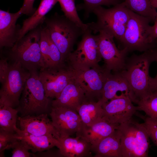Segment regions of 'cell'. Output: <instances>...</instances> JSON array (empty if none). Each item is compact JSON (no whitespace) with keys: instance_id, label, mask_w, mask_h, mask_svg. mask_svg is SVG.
I'll list each match as a JSON object with an SVG mask.
<instances>
[{"instance_id":"6da1fadb","label":"cell","mask_w":157,"mask_h":157,"mask_svg":"<svg viewBox=\"0 0 157 157\" xmlns=\"http://www.w3.org/2000/svg\"><path fill=\"white\" fill-rule=\"evenodd\" d=\"M153 62L150 50L140 55L133 54L127 57L120 72L128 82L138 101L152 90L149 70Z\"/></svg>"},{"instance_id":"7a4b0ae2","label":"cell","mask_w":157,"mask_h":157,"mask_svg":"<svg viewBox=\"0 0 157 157\" xmlns=\"http://www.w3.org/2000/svg\"><path fill=\"white\" fill-rule=\"evenodd\" d=\"M45 28L50 37L59 49L63 62L73 51L76 41L84 31L81 27L66 17L57 13L45 18Z\"/></svg>"},{"instance_id":"3957f363","label":"cell","mask_w":157,"mask_h":157,"mask_svg":"<svg viewBox=\"0 0 157 157\" xmlns=\"http://www.w3.org/2000/svg\"><path fill=\"white\" fill-rule=\"evenodd\" d=\"M41 24L29 31L10 49L9 57L28 71L45 67L40 46Z\"/></svg>"},{"instance_id":"277c9868","label":"cell","mask_w":157,"mask_h":157,"mask_svg":"<svg viewBox=\"0 0 157 157\" xmlns=\"http://www.w3.org/2000/svg\"><path fill=\"white\" fill-rule=\"evenodd\" d=\"M129 12L123 1L109 8L99 6L92 11L97 17L96 22L87 24L92 32L96 33L102 31L119 41L126 30Z\"/></svg>"},{"instance_id":"5b68a950","label":"cell","mask_w":157,"mask_h":157,"mask_svg":"<svg viewBox=\"0 0 157 157\" xmlns=\"http://www.w3.org/2000/svg\"><path fill=\"white\" fill-rule=\"evenodd\" d=\"M29 72L30 75L25 83L17 108L21 117L47 113L51 107L52 100L45 95L38 70Z\"/></svg>"},{"instance_id":"8992f818","label":"cell","mask_w":157,"mask_h":157,"mask_svg":"<svg viewBox=\"0 0 157 157\" xmlns=\"http://www.w3.org/2000/svg\"><path fill=\"white\" fill-rule=\"evenodd\" d=\"M130 16L124 33L119 41L129 52H144L154 47L157 43L151 42L150 35L151 22L149 18L130 10Z\"/></svg>"},{"instance_id":"52a82bcc","label":"cell","mask_w":157,"mask_h":157,"mask_svg":"<svg viewBox=\"0 0 157 157\" xmlns=\"http://www.w3.org/2000/svg\"><path fill=\"white\" fill-rule=\"evenodd\" d=\"M122 157H148L149 137L142 123L132 119L119 126Z\"/></svg>"},{"instance_id":"ba28073f","label":"cell","mask_w":157,"mask_h":157,"mask_svg":"<svg viewBox=\"0 0 157 157\" xmlns=\"http://www.w3.org/2000/svg\"><path fill=\"white\" fill-rule=\"evenodd\" d=\"M66 61L72 71L74 79L83 90L86 98L95 101L100 100L105 82L111 72L103 66L86 67Z\"/></svg>"},{"instance_id":"9c48e42d","label":"cell","mask_w":157,"mask_h":157,"mask_svg":"<svg viewBox=\"0 0 157 157\" xmlns=\"http://www.w3.org/2000/svg\"><path fill=\"white\" fill-rule=\"evenodd\" d=\"M30 75V72L18 62L9 64L7 73L0 80V103L14 108L18 106L25 83Z\"/></svg>"},{"instance_id":"30bf717a","label":"cell","mask_w":157,"mask_h":157,"mask_svg":"<svg viewBox=\"0 0 157 157\" xmlns=\"http://www.w3.org/2000/svg\"><path fill=\"white\" fill-rule=\"evenodd\" d=\"M39 76L46 96L54 99L59 96L64 88L74 79L72 71L66 61L57 66L41 69Z\"/></svg>"},{"instance_id":"8fae6325","label":"cell","mask_w":157,"mask_h":157,"mask_svg":"<svg viewBox=\"0 0 157 157\" xmlns=\"http://www.w3.org/2000/svg\"><path fill=\"white\" fill-rule=\"evenodd\" d=\"M98 46L103 66L111 72H120L124 68L129 52L126 48L118 49L114 42V37L102 31H98Z\"/></svg>"},{"instance_id":"7c38bea8","label":"cell","mask_w":157,"mask_h":157,"mask_svg":"<svg viewBox=\"0 0 157 157\" xmlns=\"http://www.w3.org/2000/svg\"><path fill=\"white\" fill-rule=\"evenodd\" d=\"M88 27L82 35V38L76 49L72 51L65 61L80 65L89 67L100 66L102 58L98 46V35L92 34Z\"/></svg>"},{"instance_id":"4fadbf2b","label":"cell","mask_w":157,"mask_h":157,"mask_svg":"<svg viewBox=\"0 0 157 157\" xmlns=\"http://www.w3.org/2000/svg\"><path fill=\"white\" fill-rule=\"evenodd\" d=\"M133 103L129 97L125 96L110 100L102 105L103 118L118 125L128 122L138 110Z\"/></svg>"},{"instance_id":"5bb4252c","label":"cell","mask_w":157,"mask_h":157,"mask_svg":"<svg viewBox=\"0 0 157 157\" xmlns=\"http://www.w3.org/2000/svg\"><path fill=\"white\" fill-rule=\"evenodd\" d=\"M49 115L53 126L60 137L71 136L77 132L82 125L75 110L63 107H52Z\"/></svg>"},{"instance_id":"9a60e30c","label":"cell","mask_w":157,"mask_h":157,"mask_svg":"<svg viewBox=\"0 0 157 157\" xmlns=\"http://www.w3.org/2000/svg\"><path fill=\"white\" fill-rule=\"evenodd\" d=\"M125 96L129 97L133 103L138 100L128 82L120 72L111 73L106 79L103 87L101 101L102 105L110 100Z\"/></svg>"},{"instance_id":"2e32d148","label":"cell","mask_w":157,"mask_h":157,"mask_svg":"<svg viewBox=\"0 0 157 157\" xmlns=\"http://www.w3.org/2000/svg\"><path fill=\"white\" fill-rule=\"evenodd\" d=\"M18 120L20 129L29 133L36 136L51 135L58 139L60 138L47 113L19 117Z\"/></svg>"},{"instance_id":"e0dca14e","label":"cell","mask_w":157,"mask_h":157,"mask_svg":"<svg viewBox=\"0 0 157 157\" xmlns=\"http://www.w3.org/2000/svg\"><path fill=\"white\" fill-rule=\"evenodd\" d=\"M20 9L12 13L0 10V47L12 48L18 39L21 27L16 25L18 18L22 14Z\"/></svg>"},{"instance_id":"ac0fdd59","label":"cell","mask_w":157,"mask_h":157,"mask_svg":"<svg viewBox=\"0 0 157 157\" xmlns=\"http://www.w3.org/2000/svg\"><path fill=\"white\" fill-rule=\"evenodd\" d=\"M86 99L83 90L74 79L64 88L57 98L52 100L51 106L65 107L76 111Z\"/></svg>"},{"instance_id":"d6986e66","label":"cell","mask_w":157,"mask_h":157,"mask_svg":"<svg viewBox=\"0 0 157 157\" xmlns=\"http://www.w3.org/2000/svg\"><path fill=\"white\" fill-rule=\"evenodd\" d=\"M119 126L110 123L103 118L90 126L82 125L79 130L76 133V136L85 140L92 148L103 138L113 133Z\"/></svg>"},{"instance_id":"ffe728a7","label":"cell","mask_w":157,"mask_h":157,"mask_svg":"<svg viewBox=\"0 0 157 157\" xmlns=\"http://www.w3.org/2000/svg\"><path fill=\"white\" fill-rule=\"evenodd\" d=\"M58 140L60 144L59 150L63 156L86 157L92 156L91 145L80 136L60 137Z\"/></svg>"},{"instance_id":"44dd1931","label":"cell","mask_w":157,"mask_h":157,"mask_svg":"<svg viewBox=\"0 0 157 157\" xmlns=\"http://www.w3.org/2000/svg\"><path fill=\"white\" fill-rule=\"evenodd\" d=\"M91 149L95 157H122L119 130L117 129L92 147Z\"/></svg>"},{"instance_id":"7402d4cb","label":"cell","mask_w":157,"mask_h":157,"mask_svg":"<svg viewBox=\"0 0 157 157\" xmlns=\"http://www.w3.org/2000/svg\"><path fill=\"white\" fill-rule=\"evenodd\" d=\"M15 132L19 138L25 140L31 148L33 153L49 150L54 147L59 149L60 144L59 140L52 135H34L15 127Z\"/></svg>"},{"instance_id":"603a6c76","label":"cell","mask_w":157,"mask_h":157,"mask_svg":"<svg viewBox=\"0 0 157 157\" xmlns=\"http://www.w3.org/2000/svg\"><path fill=\"white\" fill-rule=\"evenodd\" d=\"M40 46L45 64V67L55 66L63 63L61 53L51 40L46 28H42Z\"/></svg>"},{"instance_id":"cb8c5ba5","label":"cell","mask_w":157,"mask_h":157,"mask_svg":"<svg viewBox=\"0 0 157 157\" xmlns=\"http://www.w3.org/2000/svg\"><path fill=\"white\" fill-rule=\"evenodd\" d=\"M58 2V0H41L35 12L24 21L19 31L18 40L29 31L42 24L44 22L45 15Z\"/></svg>"},{"instance_id":"d4e9b609","label":"cell","mask_w":157,"mask_h":157,"mask_svg":"<svg viewBox=\"0 0 157 157\" xmlns=\"http://www.w3.org/2000/svg\"><path fill=\"white\" fill-rule=\"evenodd\" d=\"M82 125L90 126L103 119L104 112L100 100L98 101L86 99L76 110Z\"/></svg>"},{"instance_id":"484cf974","label":"cell","mask_w":157,"mask_h":157,"mask_svg":"<svg viewBox=\"0 0 157 157\" xmlns=\"http://www.w3.org/2000/svg\"><path fill=\"white\" fill-rule=\"evenodd\" d=\"M18 112L17 109L0 103V129L15 133V127L16 126Z\"/></svg>"},{"instance_id":"4316f807","label":"cell","mask_w":157,"mask_h":157,"mask_svg":"<svg viewBox=\"0 0 157 157\" xmlns=\"http://www.w3.org/2000/svg\"><path fill=\"white\" fill-rule=\"evenodd\" d=\"M123 2L130 10L154 22L157 11L152 5L150 0H124Z\"/></svg>"},{"instance_id":"83f0119b","label":"cell","mask_w":157,"mask_h":157,"mask_svg":"<svg viewBox=\"0 0 157 157\" xmlns=\"http://www.w3.org/2000/svg\"><path fill=\"white\" fill-rule=\"evenodd\" d=\"M138 110L142 111L146 116L157 120V89H153L138 100Z\"/></svg>"},{"instance_id":"f1b7e54d","label":"cell","mask_w":157,"mask_h":157,"mask_svg":"<svg viewBox=\"0 0 157 157\" xmlns=\"http://www.w3.org/2000/svg\"><path fill=\"white\" fill-rule=\"evenodd\" d=\"M64 15L68 19L81 27L84 31L88 26L84 24L78 14L75 5V0H58Z\"/></svg>"},{"instance_id":"f546056e","label":"cell","mask_w":157,"mask_h":157,"mask_svg":"<svg viewBox=\"0 0 157 157\" xmlns=\"http://www.w3.org/2000/svg\"><path fill=\"white\" fill-rule=\"evenodd\" d=\"M84 3L79 6L80 8L84 10L85 15L87 17L93 10L99 6H113L121 3V0H83Z\"/></svg>"},{"instance_id":"4dcf8cb0","label":"cell","mask_w":157,"mask_h":157,"mask_svg":"<svg viewBox=\"0 0 157 157\" xmlns=\"http://www.w3.org/2000/svg\"><path fill=\"white\" fill-rule=\"evenodd\" d=\"M19 139L16 133H12L0 129V156H4L5 150L12 149L15 143Z\"/></svg>"},{"instance_id":"1f68e13d","label":"cell","mask_w":157,"mask_h":157,"mask_svg":"<svg viewBox=\"0 0 157 157\" xmlns=\"http://www.w3.org/2000/svg\"><path fill=\"white\" fill-rule=\"evenodd\" d=\"M19 138V139L15 143L12 148V157L31 156L32 154L29 151V150H31V148L25 140Z\"/></svg>"},{"instance_id":"d6a6232c","label":"cell","mask_w":157,"mask_h":157,"mask_svg":"<svg viewBox=\"0 0 157 157\" xmlns=\"http://www.w3.org/2000/svg\"><path fill=\"white\" fill-rule=\"evenodd\" d=\"M143 119L142 123L149 138L157 146V120L153 119L146 116H140Z\"/></svg>"},{"instance_id":"836d02e7","label":"cell","mask_w":157,"mask_h":157,"mask_svg":"<svg viewBox=\"0 0 157 157\" xmlns=\"http://www.w3.org/2000/svg\"><path fill=\"white\" fill-rule=\"evenodd\" d=\"M35 0H24L23 4L20 10L23 14L31 15L36 9L33 7Z\"/></svg>"},{"instance_id":"e575fe53","label":"cell","mask_w":157,"mask_h":157,"mask_svg":"<svg viewBox=\"0 0 157 157\" xmlns=\"http://www.w3.org/2000/svg\"><path fill=\"white\" fill-rule=\"evenodd\" d=\"M154 24L151 26L150 38L151 42H157V14L154 21Z\"/></svg>"},{"instance_id":"d590c367","label":"cell","mask_w":157,"mask_h":157,"mask_svg":"<svg viewBox=\"0 0 157 157\" xmlns=\"http://www.w3.org/2000/svg\"><path fill=\"white\" fill-rule=\"evenodd\" d=\"M151 55L153 61L157 63V44L155 46L150 50Z\"/></svg>"},{"instance_id":"8d00e7d4","label":"cell","mask_w":157,"mask_h":157,"mask_svg":"<svg viewBox=\"0 0 157 157\" xmlns=\"http://www.w3.org/2000/svg\"><path fill=\"white\" fill-rule=\"evenodd\" d=\"M152 85L153 89H157V74L155 77L152 78Z\"/></svg>"},{"instance_id":"74e56055","label":"cell","mask_w":157,"mask_h":157,"mask_svg":"<svg viewBox=\"0 0 157 157\" xmlns=\"http://www.w3.org/2000/svg\"><path fill=\"white\" fill-rule=\"evenodd\" d=\"M152 5L155 8H157V0H150Z\"/></svg>"}]
</instances>
